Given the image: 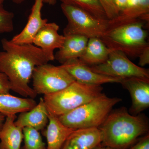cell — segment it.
<instances>
[{"label":"cell","instance_id":"cell-1","mask_svg":"<svg viewBox=\"0 0 149 149\" xmlns=\"http://www.w3.org/2000/svg\"><path fill=\"white\" fill-rule=\"evenodd\" d=\"M0 52V72L6 75L11 91L35 99L37 94L29 85L36 67L48 63L42 51L33 44L18 45L4 38Z\"/></svg>","mask_w":149,"mask_h":149},{"label":"cell","instance_id":"cell-2","mask_svg":"<svg viewBox=\"0 0 149 149\" xmlns=\"http://www.w3.org/2000/svg\"><path fill=\"white\" fill-rule=\"evenodd\" d=\"M102 146L115 149H128L148 133V120L144 116L130 114L124 108L111 112L99 128Z\"/></svg>","mask_w":149,"mask_h":149},{"label":"cell","instance_id":"cell-3","mask_svg":"<svg viewBox=\"0 0 149 149\" xmlns=\"http://www.w3.org/2000/svg\"><path fill=\"white\" fill-rule=\"evenodd\" d=\"M121 101L119 98L109 97L102 93L91 101L58 117L63 124L72 129L99 128L113 107Z\"/></svg>","mask_w":149,"mask_h":149},{"label":"cell","instance_id":"cell-4","mask_svg":"<svg viewBox=\"0 0 149 149\" xmlns=\"http://www.w3.org/2000/svg\"><path fill=\"white\" fill-rule=\"evenodd\" d=\"M101 85H86L74 81L63 90L44 95L49 113L61 116L88 102L102 93Z\"/></svg>","mask_w":149,"mask_h":149},{"label":"cell","instance_id":"cell-5","mask_svg":"<svg viewBox=\"0 0 149 149\" xmlns=\"http://www.w3.org/2000/svg\"><path fill=\"white\" fill-rule=\"evenodd\" d=\"M143 21L138 20L107 31L101 40L112 50L122 52L127 56L139 57L149 43L148 32Z\"/></svg>","mask_w":149,"mask_h":149},{"label":"cell","instance_id":"cell-6","mask_svg":"<svg viewBox=\"0 0 149 149\" xmlns=\"http://www.w3.org/2000/svg\"><path fill=\"white\" fill-rule=\"evenodd\" d=\"M61 8L67 19L63 30L65 35H81L88 39L101 38L107 30L109 19H101L73 6L61 3Z\"/></svg>","mask_w":149,"mask_h":149},{"label":"cell","instance_id":"cell-7","mask_svg":"<svg viewBox=\"0 0 149 149\" xmlns=\"http://www.w3.org/2000/svg\"><path fill=\"white\" fill-rule=\"evenodd\" d=\"M32 78L33 90L44 96L61 91L75 81L61 65L48 63L36 67Z\"/></svg>","mask_w":149,"mask_h":149},{"label":"cell","instance_id":"cell-8","mask_svg":"<svg viewBox=\"0 0 149 149\" xmlns=\"http://www.w3.org/2000/svg\"><path fill=\"white\" fill-rule=\"evenodd\" d=\"M90 67L95 72L110 77L149 79L148 70L136 65L126 54L119 51L112 50L104 62Z\"/></svg>","mask_w":149,"mask_h":149},{"label":"cell","instance_id":"cell-9","mask_svg":"<svg viewBox=\"0 0 149 149\" xmlns=\"http://www.w3.org/2000/svg\"><path fill=\"white\" fill-rule=\"evenodd\" d=\"M61 66L66 70L75 81L86 85H101L105 83H120L124 79L110 77L95 72L90 66L79 58L68 61L61 64Z\"/></svg>","mask_w":149,"mask_h":149},{"label":"cell","instance_id":"cell-10","mask_svg":"<svg viewBox=\"0 0 149 149\" xmlns=\"http://www.w3.org/2000/svg\"><path fill=\"white\" fill-rule=\"evenodd\" d=\"M59 27L55 22L46 23L33 40V44L42 51L49 61L54 60V51L59 49L64 43L65 37L58 33Z\"/></svg>","mask_w":149,"mask_h":149},{"label":"cell","instance_id":"cell-11","mask_svg":"<svg viewBox=\"0 0 149 149\" xmlns=\"http://www.w3.org/2000/svg\"><path fill=\"white\" fill-rule=\"evenodd\" d=\"M120 84L130 93L132 104L130 112L138 114L149 107V79L132 77L123 79Z\"/></svg>","mask_w":149,"mask_h":149},{"label":"cell","instance_id":"cell-12","mask_svg":"<svg viewBox=\"0 0 149 149\" xmlns=\"http://www.w3.org/2000/svg\"><path fill=\"white\" fill-rule=\"evenodd\" d=\"M43 0H35L31 12L25 27L11 41L18 45L33 44L34 38L43 26L47 23V19L42 17Z\"/></svg>","mask_w":149,"mask_h":149},{"label":"cell","instance_id":"cell-13","mask_svg":"<svg viewBox=\"0 0 149 149\" xmlns=\"http://www.w3.org/2000/svg\"><path fill=\"white\" fill-rule=\"evenodd\" d=\"M102 142L98 128L75 129L68 136L61 149H95Z\"/></svg>","mask_w":149,"mask_h":149},{"label":"cell","instance_id":"cell-14","mask_svg":"<svg viewBox=\"0 0 149 149\" xmlns=\"http://www.w3.org/2000/svg\"><path fill=\"white\" fill-rule=\"evenodd\" d=\"M49 123V112L42 97L36 106L28 111L22 112L17 118L15 124L23 129L31 127L38 131L43 130Z\"/></svg>","mask_w":149,"mask_h":149},{"label":"cell","instance_id":"cell-15","mask_svg":"<svg viewBox=\"0 0 149 149\" xmlns=\"http://www.w3.org/2000/svg\"><path fill=\"white\" fill-rule=\"evenodd\" d=\"M64 36L62 47L54 54L55 59L62 64L68 61L80 58L85 52L89 40L87 37L79 35Z\"/></svg>","mask_w":149,"mask_h":149},{"label":"cell","instance_id":"cell-16","mask_svg":"<svg viewBox=\"0 0 149 149\" xmlns=\"http://www.w3.org/2000/svg\"><path fill=\"white\" fill-rule=\"evenodd\" d=\"M75 129L67 127L58 117L49 112V123L45 133L47 149H61L68 136Z\"/></svg>","mask_w":149,"mask_h":149},{"label":"cell","instance_id":"cell-17","mask_svg":"<svg viewBox=\"0 0 149 149\" xmlns=\"http://www.w3.org/2000/svg\"><path fill=\"white\" fill-rule=\"evenodd\" d=\"M149 0H139L130 9L119 14L116 18L109 20L107 30L138 20L149 22Z\"/></svg>","mask_w":149,"mask_h":149},{"label":"cell","instance_id":"cell-18","mask_svg":"<svg viewBox=\"0 0 149 149\" xmlns=\"http://www.w3.org/2000/svg\"><path fill=\"white\" fill-rule=\"evenodd\" d=\"M16 115L6 117L0 130V149H20L23 139V129L15 124Z\"/></svg>","mask_w":149,"mask_h":149},{"label":"cell","instance_id":"cell-19","mask_svg":"<svg viewBox=\"0 0 149 149\" xmlns=\"http://www.w3.org/2000/svg\"><path fill=\"white\" fill-rule=\"evenodd\" d=\"M111 50L100 38L93 37L89 39L85 52L79 59L89 66L98 65L107 59Z\"/></svg>","mask_w":149,"mask_h":149},{"label":"cell","instance_id":"cell-20","mask_svg":"<svg viewBox=\"0 0 149 149\" xmlns=\"http://www.w3.org/2000/svg\"><path fill=\"white\" fill-rule=\"evenodd\" d=\"M34 99L22 98L10 93L0 94V113L6 116L28 111L36 106Z\"/></svg>","mask_w":149,"mask_h":149},{"label":"cell","instance_id":"cell-21","mask_svg":"<svg viewBox=\"0 0 149 149\" xmlns=\"http://www.w3.org/2000/svg\"><path fill=\"white\" fill-rule=\"evenodd\" d=\"M62 3L73 6L101 19H108L99 0H59Z\"/></svg>","mask_w":149,"mask_h":149},{"label":"cell","instance_id":"cell-22","mask_svg":"<svg viewBox=\"0 0 149 149\" xmlns=\"http://www.w3.org/2000/svg\"><path fill=\"white\" fill-rule=\"evenodd\" d=\"M24 144L20 149H47L39 131L31 128H23Z\"/></svg>","mask_w":149,"mask_h":149},{"label":"cell","instance_id":"cell-23","mask_svg":"<svg viewBox=\"0 0 149 149\" xmlns=\"http://www.w3.org/2000/svg\"><path fill=\"white\" fill-rule=\"evenodd\" d=\"M14 14L0 6V34L9 33L13 30Z\"/></svg>","mask_w":149,"mask_h":149},{"label":"cell","instance_id":"cell-24","mask_svg":"<svg viewBox=\"0 0 149 149\" xmlns=\"http://www.w3.org/2000/svg\"><path fill=\"white\" fill-rule=\"evenodd\" d=\"M109 20L113 19L118 16L113 3V0H99Z\"/></svg>","mask_w":149,"mask_h":149},{"label":"cell","instance_id":"cell-25","mask_svg":"<svg viewBox=\"0 0 149 149\" xmlns=\"http://www.w3.org/2000/svg\"><path fill=\"white\" fill-rule=\"evenodd\" d=\"M10 90L8 78L5 74L0 72V94H9Z\"/></svg>","mask_w":149,"mask_h":149},{"label":"cell","instance_id":"cell-26","mask_svg":"<svg viewBox=\"0 0 149 149\" xmlns=\"http://www.w3.org/2000/svg\"><path fill=\"white\" fill-rule=\"evenodd\" d=\"M128 149H149V135L147 134Z\"/></svg>","mask_w":149,"mask_h":149},{"label":"cell","instance_id":"cell-27","mask_svg":"<svg viewBox=\"0 0 149 149\" xmlns=\"http://www.w3.org/2000/svg\"><path fill=\"white\" fill-rule=\"evenodd\" d=\"M139 65L143 67L149 63V45L147 46L139 56Z\"/></svg>","mask_w":149,"mask_h":149},{"label":"cell","instance_id":"cell-28","mask_svg":"<svg viewBox=\"0 0 149 149\" xmlns=\"http://www.w3.org/2000/svg\"><path fill=\"white\" fill-rule=\"evenodd\" d=\"M127 1V0H113V5L118 16L125 9Z\"/></svg>","mask_w":149,"mask_h":149},{"label":"cell","instance_id":"cell-29","mask_svg":"<svg viewBox=\"0 0 149 149\" xmlns=\"http://www.w3.org/2000/svg\"><path fill=\"white\" fill-rule=\"evenodd\" d=\"M6 116L0 113V130L2 128L3 124L5 120Z\"/></svg>","mask_w":149,"mask_h":149},{"label":"cell","instance_id":"cell-30","mask_svg":"<svg viewBox=\"0 0 149 149\" xmlns=\"http://www.w3.org/2000/svg\"><path fill=\"white\" fill-rule=\"evenodd\" d=\"M44 3L48 4L50 5H54L56 2L57 0H43Z\"/></svg>","mask_w":149,"mask_h":149},{"label":"cell","instance_id":"cell-31","mask_svg":"<svg viewBox=\"0 0 149 149\" xmlns=\"http://www.w3.org/2000/svg\"><path fill=\"white\" fill-rule=\"evenodd\" d=\"M95 149H115L113 148H110V147L105 146H102L101 145L100 146L97 147Z\"/></svg>","mask_w":149,"mask_h":149},{"label":"cell","instance_id":"cell-32","mask_svg":"<svg viewBox=\"0 0 149 149\" xmlns=\"http://www.w3.org/2000/svg\"><path fill=\"white\" fill-rule=\"evenodd\" d=\"M24 0H13V1L14 2L19 3H21Z\"/></svg>","mask_w":149,"mask_h":149},{"label":"cell","instance_id":"cell-33","mask_svg":"<svg viewBox=\"0 0 149 149\" xmlns=\"http://www.w3.org/2000/svg\"><path fill=\"white\" fill-rule=\"evenodd\" d=\"M4 0H0V6L2 5L3 2Z\"/></svg>","mask_w":149,"mask_h":149}]
</instances>
